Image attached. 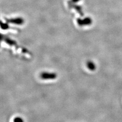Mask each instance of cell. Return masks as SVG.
Listing matches in <instances>:
<instances>
[{
    "label": "cell",
    "instance_id": "7",
    "mask_svg": "<svg viewBox=\"0 0 122 122\" xmlns=\"http://www.w3.org/2000/svg\"><path fill=\"white\" fill-rule=\"evenodd\" d=\"M14 122H24L21 117H17L14 120Z\"/></svg>",
    "mask_w": 122,
    "mask_h": 122
},
{
    "label": "cell",
    "instance_id": "4",
    "mask_svg": "<svg viewBox=\"0 0 122 122\" xmlns=\"http://www.w3.org/2000/svg\"><path fill=\"white\" fill-rule=\"evenodd\" d=\"M71 4V6L70 7H73L74 9L76 10V11L81 15V16H83V11H82V8L81 6L78 5L77 4H73L71 3L70 2H69Z\"/></svg>",
    "mask_w": 122,
    "mask_h": 122
},
{
    "label": "cell",
    "instance_id": "8",
    "mask_svg": "<svg viewBox=\"0 0 122 122\" xmlns=\"http://www.w3.org/2000/svg\"><path fill=\"white\" fill-rule=\"evenodd\" d=\"M81 1V0H70V2L71 3L73 4H76L79 3Z\"/></svg>",
    "mask_w": 122,
    "mask_h": 122
},
{
    "label": "cell",
    "instance_id": "1",
    "mask_svg": "<svg viewBox=\"0 0 122 122\" xmlns=\"http://www.w3.org/2000/svg\"><path fill=\"white\" fill-rule=\"evenodd\" d=\"M78 25L79 26H89L93 24V20L91 17L86 16L85 18H78L76 20Z\"/></svg>",
    "mask_w": 122,
    "mask_h": 122
},
{
    "label": "cell",
    "instance_id": "5",
    "mask_svg": "<svg viewBox=\"0 0 122 122\" xmlns=\"http://www.w3.org/2000/svg\"><path fill=\"white\" fill-rule=\"evenodd\" d=\"M86 66H87V67L91 71H94L96 69V65H95V64L93 62H92V61H88V62H87Z\"/></svg>",
    "mask_w": 122,
    "mask_h": 122
},
{
    "label": "cell",
    "instance_id": "3",
    "mask_svg": "<svg viewBox=\"0 0 122 122\" xmlns=\"http://www.w3.org/2000/svg\"><path fill=\"white\" fill-rule=\"evenodd\" d=\"M40 77L43 79H53L56 77L55 73H48V72H42L40 75Z\"/></svg>",
    "mask_w": 122,
    "mask_h": 122
},
{
    "label": "cell",
    "instance_id": "6",
    "mask_svg": "<svg viewBox=\"0 0 122 122\" xmlns=\"http://www.w3.org/2000/svg\"><path fill=\"white\" fill-rule=\"evenodd\" d=\"M9 24L7 22L6 23H3V22H1V27L3 30H7L9 29Z\"/></svg>",
    "mask_w": 122,
    "mask_h": 122
},
{
    "label": "cell",
    "instance_id": "2",
    "mask_svg": "<svg viewBox=\"0 0 122 122\" xmlns=\"http://www.w3.org/2000/svg\"><path fill=\"white\" fill-rule=\"evenodd\" d=\"M5 20L8 24H11L17 25H21L25 22L24 18L21 17H16L10 18H5Z\"/></svg>",
    "mask_w": 122,
    "mask_h": 122
}]
</instances>
